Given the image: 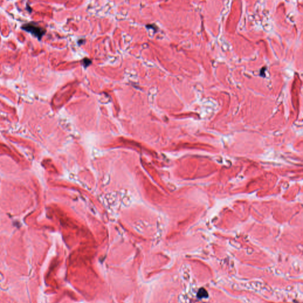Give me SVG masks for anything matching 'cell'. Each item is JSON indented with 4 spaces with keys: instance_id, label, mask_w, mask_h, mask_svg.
I'll return each mask as SVG.
<instances>
[{
    "instance_id": "obj_2",
    "label": "cell",
    "mask_w": 303,
    "mask_h": 303,
    "mask_svg": "<svg viewBox=\"0 0 303 303\" xmlns=\"http://www.w3.org/2000/svg\"><path fill=\"white\" fill-rule=\"evenodd\" d=\"M197 297L200 299L203 298H207L208 297V293L207 291L204 288H201L198 290L197 292Z\"/></svg>"
},
{
    "instance_id": "obj_1",
    "label": "cell",
    "mask_w": 303,
    "mask_h": 303,
    "mask_svg": "<svg viewBox=\"0 0 303 303\" xmlns=\"http://www.w3.org/2000/svg\"><path fill=\"white\" fill-rule=\"evenodd\" d=\"M22 28L26 32L31 33L39 40H41L42 37L46 32V30L44 29L41 27L38 24L33 22L23 24Z\"/></svg>"
}]
</instances>
